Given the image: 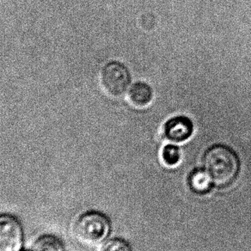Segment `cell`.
<instances>
[{"instance_id": "obj_9", "label": "cell", "mask_w": 251, "mask_h": 251, "mask_svg": "<svg viewBox=\"0 0 251 251\" xmlns=\"http://www.w3.org/2000/svg\"><path fill=\"white\" fill-rule=\"evenodd\" d=\"M161 162L168 168L177 167L181 164L182 154L181 149L176 144L170 143L161 150Z\"/></svg>"}, {"instance_id": "obj_6", "label": "cell", "mask_w": 251, "mask_h": 251, "mask_svg": "<svg viewBox=\"0 0 251 251\" xmlns=\"http://www.w3.org/2000/svg\"><path fill=\"white\" fill-rule=\"evenodd\" d=\"M188 184L191 192L199 196L208 195L215 187L211 176L204 168H196L189 173Z\"/></svg>"}, {"instance_id": "obj_2", "label": "cell", "mask_w": 251, "mask_h": 251, "mask_svg": "<svg viewBox=\"0 0 251 251\" xmlns=\"http://www.w3.org/2000/svg\"><path fill=\"white\" fill-rule=\"evenodd\" d=\"M72 230L79 244L87 247L98 248L111 237L113 226L111 220L105 213L90 210L77 215Z\"/></svg>"}, {"instance_id": "obj_5", "label": "cell", "mask_w": 251, "mask_h": 251, "mask_svg": "<svg viewBox=\"0 0 251 251\" xmlns=\"http://www.w3.org/2000/svg\"><path fill=\"white\" fill-rule=\"evenodd\" d=\"M195 133L192 120L184 115L169 119L163 126V137L170 143L182 144L191 139Z\"/></svg>"}, {"instance_id": "obj_7", "label": "cell", "mask_w": 251, "mask_h": 251, "mask_svg": "<svg viewBox=\"0 0 251 251\" xmlns=\"http://www.w3.org/2000/svg\"><path fill=\"white\" fill-rule=\"evenodd\" d=\"M153 98L152 88L141 81L133 84L127 93V100L130 104L137 108H146L151 103Z\"/></svg>"}, {"instance_id": "obj_1", "label": "cell", "mask_w": 251, "mask_h": 251, "mask_svg": "<svg viewBox=\"0 0 251 251\" xmlns=\"http://www.w3.org/2000/svg\"><path fill=\"white\" fill-rule=\"evenodd\" d=\"M202 164L219 188H226L232 184L241 170L240 158L237 152L223 144L210 147L203 155Z\"/></svg>"}, {"instance_id": "obj_10", "label": "cell", "mask_w": 251, "mask_h": 251, "mask_svg": "<svg viewBox=\"0 0 251 251\" xmlns=\"http://www.w3.org/2000/svg\"><path fill=\"white\" fill-rule=\"evenodd\" d=\"M98 251H133L131 244L121 237H109L98 247Z\"/></svg>"}, {"instance_id": "obj_3", "label": "cell", "mask_w": 251, "mask_h": 251, "mask_svg": "<svg viewBox=\"0 0 251 251\" xmlns=\"http://www.w3.org/2000/svg\"><path fill=\"white\" fill-rule=\"evenodd\" d=\"M132 77L128 68L116 60L105 64L99 74V84L108 97L121 98L128 90Z\"/></svg>"}, {"instance_id": "obj_11", "label": "cell", "mask_w": 251, "mask_h": 251, "mask_svg": "<svg viewBox=\"0 0 251 251\" xmlns=\"http://www.w3.org/2000/svg\"><path fill=\"white\" fill-rule=\"evenodd\" d=\"M31 251V250H29V251H25H25Z\"/></svg>"}, {"instance_id": "obj_4", "label": "cell", "mask_w": 251, "mask_h": 251, "mask_svg": "<svg viewBox=\"0 0 251 251\" xmlns=\"http://www.w3.org/2000/svg\"><path fill=\"white\" fill-rule=\"evenodd\" d=\"M25 244L21 221L10 213H0V251H24Z\"/></svg>"}, {"instance_id": "obj_8", "label": "cell", "mask_w": 251, "mask_h": 251, "mask_svg": "<svg viewBox=\"0 0 251 251\" xmlns=\"http://www.w3.org/2000/svg\"><path fill=\"white\" fill-rule=\"evenodd\" d=\"M32 251H66L63 241L52 234H42L32 244Z\"/></svg>"}]
</instances>
